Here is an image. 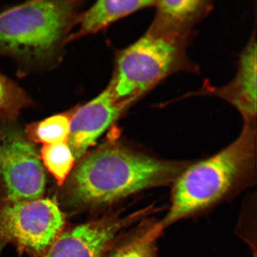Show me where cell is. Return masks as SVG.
I'll list each match as a JSON object with an SVG mask.
<instances>
[{"mask_svg": "<svg viewBox=\"0 0 257 257\" xmlns=\"http://www.w3.org/2000/svg\"><path fill=\"white\" fill-rule=\"evenodd\" d=\"M189 163L157 158L117 145L83 159L73 173L70 191L79 205L111 203L147 189L172 185Z\"/></svg>", "mask_w": 257, "mask_h": 257, "instance_id": "6da1fadb", "label": "cell"}, {"mask_svg": "<svg viewBox=\"0 0 257 257\" xmlns=\"http://www.w3.org/2000/svg\"><path fill=\"white\" fill-rule=\"evenodd\" d=\"M256 121L208 158L189 163L172 185L170 204L159 221L163 230L214 206L252 178L256 171Z\"/></svg>", "mask_w": 257, "mask_h": 257, "instance_id": "7a4b0ae2", "label": "cell"}, {"mask_svg": "<svg viewBox=\"0 0 257 257\" xmlns=\"http://www.w3.org/2000/svg\"><path fill=\"white\" fill-rule=\"evenodd\" d=\"M190 37L163 33L149 28L118 56L110 83L115 99L127 107L167 77L196 72L186 48Z\"/></svg>", "mask_w": 257, "mask_h": 257, "instance_id": "3957f363", "label": "cell"}, {"mask_svg": "<svg viewBox=\"0 0 257 257\" xmlns=\"http://www.w3.org/2000/svg\"><path fill=\"white\" fill-rule=\"evenodd\" d=\"M76 2L34 1L0 14V56L41 62L56 53L75 16Z\"/></svg>", "mask_w": 257, "mask_h": 257, "instance_id": "277c9868", "label": "cell"}, {"mask_svg": "<svg viewBox=\"0 0 257 257\" xmlns=\"http://www.w3.org/2000/svg\"><path fill=\"white\" fill-rule=\"evenodd\" d=\"M65 220L50 199L0 201V253L6 244L20 253L42 257L64 231Z\"/></svg>", "mask_w": 257, "mask_h": 257, "instance_id": "5b68a950", "label": "cell"}, {"mask_svg": "<svg viewBox=\"0 0 257 257\" xmlns=\"http://www.w3.org/2000/svg\"><path fill=\"white\" fill-rule=\"evenodd\" d=\"M46 177L39 156L25 134L0 121V194L2 200H37L43 194Z\"/></svg>", "mask_w": 257, "mask_h": 257, "instance_id": "8992f818", "label": "cell"}, {"mask_svg": "<svg viewBox=\"0 0 257 257\" xmlns=\"http://www.w3.org/2000/svg\"><path fill=\"white\" fill-rule=\"evenodd\" d=\"M148 207L124 218H104L64 230L42 257H104L125 227L143 218Z\"/></svg>", "mask_w": 257, "mask_h": 257, "instance_id": "52a82bcc", "label": "cell"}, {"mask_svg": "<svg viewBox=\"0 0 257 257\" xmlns=\"http://www.w3.org/2000/svg\"><path fill=\"white\" fill-rule=\"evenodd\" d=\"M127 108L117 101L109 85L98 96L78 108L71 117L67 141L74 159L78 160L84 155Z\"/></svg>", "mask_w": 257, "mask_h": 257, "instance_id": "ba28073f", "label": "cell"}, {"mask_svg": "<svg viewBox=\"0 0 257 257\" xmlns=\"http://www.w3.org/2000/svg\"><path fill=\"white\" fill-rule=\"evenodd\" d=\"M257 47L255 32L239 57L235 76L229 84L215 91L205 90L227 101L242 115L245 123L256 121Z\"/></svg>", "mask_w": 257, "mask_h": 257, "instance_id": "9c48e42d", "label": "cell"}, {"mask_svg": "<svg viewBox=\"0 0 257 257\" xmlns=\"http://www.w3.org/2000/svg\"><path fill=\"white\" fill-rule=\"evenodd\" d=\"M211 2L204 0H158L153 30L190 37L194 26L206 16L212 9Z\"/></svg>", "mask_w": 257, "mask_h": 257, "instance_id": "30bf717a", "label": "cell"}, {"mask_svg": "<svg viewBox=\"0 0 257 257\" xmlns=\"http://www.w3.org/2000/svg\"><path fill=\"white\" fill-rule=\"evenodd\" d=\"M154 0H104L92 6L79 19V28L70 35L71 41L80 37L95 33L107 26L141 9L152 7Z\"/></svg>", "mask_w": 257, "mask_h": 257, "instance_id": "8fae6325", "label": "cell"}, {"mask_svg": "<svg viewBox=\"0 0 257 257\" xmlns=\"http://www.w3.org/2000/svg\"><path fill=\"white\" fill-rule=\"evenodd\" d=\"M163 232L159 221L144 220L133 232L115 240L104 257H158Z\"/></svg>", "mask_w": 257, "mask_h": 257, "instance_id": "7c38bea8", "label": "cell"}, {"mask_svg": "<svg viewBox=\"0 0 257 257\" xmlns=\"http://www.w3.org/2000/svg\"><path fill=\"white\" fill-rule=\"evenodd\" d=\"M70 117L67 114H57L48 117L27 130L32 140L44 144L67 143L70 132Z\"/></svg>", "mask_w": 257, "mask_h": 257, "instance_id": "4fadbf2b", "label": "cell"}, {"mask_svg": "<svg viewBox=\"0 0 257 257\" xmlns=\"http://www.w3.org/2000/svg\"><path fill=\"white\" fill-rule=\"evenodd\" d=\"M44 165L63 184L73 168L75 159L67 143L44 144L41 151Z\"/></svg>", "mask_w": 257, "mask_h": 257, "instance_id": "5bb4252c", "label": "cell"}, {"mask_svg": "<svg viewBox=\"0 0 257 257\" xmlns=\"http://www.w3.org/2000/svg\"><path fill=\"white\" fill-rule=\"evenodd\" d=\"M27 104L24 91L0 73V121L12 119Z\"/></svg>", "mask_w": 257, "mask_h": 257, "instance_id": "9a60e30c", "label": "cell"}]
</instances>
